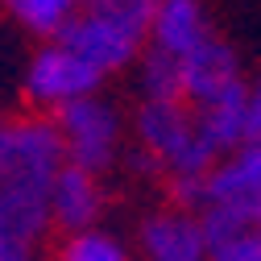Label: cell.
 <instances>
[{
	"label": "cell",
	"mask_w": 261,
	"mask_h": 261,
	"mask_svg": "<svg viewBox=\"0 0 261 261\" xmlns=\"http://www.w3.org/2000/svg\"><path fill=\"white\" fill-rule=\"evenodd\" d=\"M100 83H104V75L95 67H87L79 54H71L62 42H46L25 67V100L34 108L58 112L75 100L95 95Z\"/></svg>",
	"instance_id": "6"
},
{
	"label": "cell",
	"mask_w": 261,
	"mask_h": 261,
	"mask_svg": "<svg viewBox=\"0 0 261 261\" xmlns=\"http://www.w3.org/2000/svg\"><path fill=\"white\" fill-rule=\"evenodd\" d=\"M9 133H13V120H0V170H5V158H9Z\"/></svg>",
	"instance_id": "19"
},
{
	"label": "cell",
	"mask_w": 261,
	"mask_h": 261,
	"mask_svg": "<svg viewBox=\"0 0 261 261\" xmlns=\"http://www.w3.org/2000/svg\"><path fill=\"white\" fill-rule=\"evenodd\" d=\"M67 166L58 124L46 116L13 120L9 133V158L0 170V232H9L25 245H34L50 220V191L54 178Z\"/></svg>",
	"instance_id": "1"
},
{
	"label": "cell",
	"mask_w": 261,
	"mask_h": 261,
	"mask_svg": "<svg viewBox=\"0 0 261 261\" xmlns=\"http://www.w3.org/2000/svg\"><path fill=\"white\" fill-rule=\"evenodd\" d=\"M237 79H241V58L220 38H207L199 50H191L182 58V100L191 108L216 100V95L224 87H232Z\"/></svg>",
	"instance_id": "10"
},
{
	"label": "cell",
	"mask_w": 261,
	"mask_h": 261,
	"mask_svg": "<svg viewBox=\"0 0 261 261\" xmlns=\"http://www.w3.org/2000/svg\"><path fill=\"white\" fill-rule=\"evenodd\" d=\"M199 216L261 228V145H241L216 162V170L203 178Z\"/></svg>",
	"instance_id": "4"
},
{
	"label": "cell",
	"mask_w": 261,
	"mask_h": 261,
	"mask_svg": "<svg viewBox=\"0 0 261 261\" xmlns=\"http://www.w3.org/2000/svg\"><path fill=\"white\" fill-rule=\"evenodd\" d=\"M54 42H62L71 54H79L87 67H95V71L108 79V75L124 71L128 62H137L141 46H149V34H141L137 25H128V21L112 17V13L83 9Z\"/></svg>",
	"instance_id": "5"
},
{
	"label": "cell",
	"mask_w": 261,
	"mask_h": 261,
	"mask_svg": "<svg viewBox=\"0 0 261 261\" xmlns=\"http://www.w3.org/2000/svg\"><path fill=\"white\" fill-rule=\"evenodd\" d=\"M207 232V261H261V228L199 216Z\"/></svg>",
	"instance_id": "12"
},
{
	"label": "cell",
	"mask_w": 261,
	"mask_h": 261,
	"mask_svg": "<svg viewBox=\"0 0 261 261\" xmlns=\"http://www.w3.org/2000/svg\"><path fill=\"white\" fill-rule=\"evenodd\" d=\"M191 112H195V124H199L203 141L220 158H228L241 145H249V83L245 79H237L232 87H224L216 100L191 108Z\"/></svg>",
	"instance_id": "8"
},
{
	"label": "cell",
	"mask_w": 261,
	"mask_h": 261,
	"mask_svg": "<svg viewBox=\"0 0 261 261\" xmlns=\"http://www.w3.org/2000/svg\"><path fill=\"white\" fill-rule=\"evenodd\" d=\"M145 261H207V232L195 212H153L141 224Z\"/></svg>",
	"instance_id": "7"
},
{
	"label": "cell",
	"mask_w": 261,
	"mask_h": 261,
	"mask_svg": "<svg viewBox=\"0 0 261 261\" xmlns=\"http://www.w3.org/2000/svg\"><path fill=\"white\" fill-rule=\"evenodd\" d=\"M58 261H128L124 241L104 232V228H87V232H75L62 241Z\"/></svg>",
	"instance_id": "15"
},
{
	"label": "cell",
	"mask_w": 261,
	"mask_h": 261,
	"mask_svg": "<svg viewBox=\"0 0 261 261\" xmlns=\"http://www.w3.org/2000/svg\"><path fill=\"white\" fill-rule=\"evenodd\" d=\"M100 207H104L100 178L67 162L62 174L54 178V191H50V220H54V228H62V237L87 232V228H95V220H100Z\"/></svg>",
	"instance_id": "9"
},
{
	"label": "cell",
	"mask_w": 261,
	"mask_h": 261,
	"mask_svg": "<svg viewBox=\"0 0 261 261\" xmlns=\"http://www.w3.org/2000/svg\"><path fill=\"white\" fill-rule=\"evenodd\" d=\"M141 91L153 104H187L182 100V58L145 46V54H141Z\"/></svg>",
	"instance_id": "14"
},
{
	"label": "cell",
	"mask_w": 261,
	"mask_h": 261,
	"mask_svg": "<svg viewBox=\"0 0 261 261\" xmlns=\"http://www.w3.org/2000/svg\"><path fill=\"white\" fill-rule=\"evenodd\" d=\"M29 253H34V245H25L9 232H0V261H29Z\"/></svg>",
	"instance_id": "18"
},
{
	"label": "cell",
	"mask_w": 261,
	"mask_h": 261,
	"mask_svg": "<svg viewBox=\"0 0 261 261\" xmlns=\"http://www.w3.org/2000/svg\"><path fill=\"white\" fill-rule=\"evenodd\" d=\"M5 9L38 38H58L79 13H83V0H5Z\"/></svg>",
	"instance_id": "13"
},
{
	"label": "cell",
	"mask_w": 261,
	"mask_h": 261,
	"mask_svg": "<svg viewBox=\"0 0 261 261\" xmlns=\"http://www.w3.org/2000/svg\"><path fill=\"white\" fill-rule=\"evenodd\" d=\"M249 145H261V75L249 83Z\"/></svg>",
	"instance_id": "17"
},
{
	"label": "cell",
	"mask_w": 261,
	"mask_h": 261,
	"mask_svg": "<svg viewBox=\"0 0 261 261\" xmlns=\"http://www.w3.org/2000/svg\"><path fill=\"white\" fill-rule=\"evenodd\" d=\"M212 34L207 25V13L199 0H162L158 13H153V25H149V46L162 50V54H174V58H187L191 50H199Z\"/></svg>",
	"instance_id": "11"
},
{
	"label": "cell",
	"mask_w": 261,
	"mask_h": 261,
	"mask_svg": "<svg viewBox=\"0 0 261 261\" xmlns=\"http://www.w3.org/2000/svg\"><path fill=\"white\" fill-rule=\"evenodd\" d=\"M137 137L141 149L153 158L158 174H166L170 182H203L220 153L203 141L199 124H195V112L187 104H153L145 100L137 108Z\"/></svg>",
	"instance_id": "2"
},
{
	"label": "cell",
	"mask_w": 261,
	"mask_h": 261,
	"mask_svg": "<svg viewBox=\"0 0 261 261\" xmlns=\"http://www.w3.org/2000/svg\"><path fill=\"white\" fill-rule=\"evenodd\" d=\"M162 0H83V9H100V13H112L128 25H137L141 34H149L153 25V13H158Z\"/></svg>",
	"instance_id": "16"
},
{
	"label": "cell",
	"mask_w": 261,
	"mask_h": 261,
	"mask_svg": "<svg viewBox=\"0 0 261 261\" xmlns=\"http://www.w3.org/2000/svg\"><path fill=\"white\" fill-rule=\"evenodd\" d=\"M54 124L62 133L71 166L100 178L120 158V116H116V108L108 100H100V95H87V100H75L67 108H58Z\"/></svg>",
	"instance_id": "3"
}]
</instances>
